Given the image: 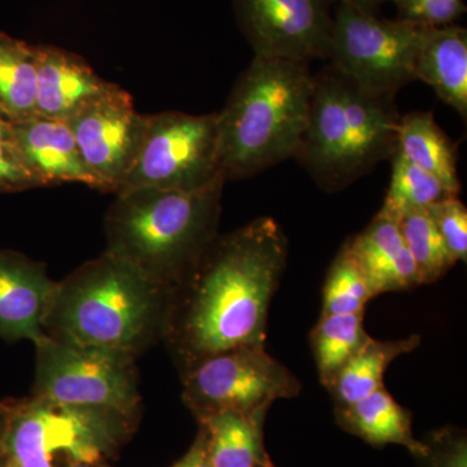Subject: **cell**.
I'll use <instances>...</instances> for the list:
<instances>
[{
  "label": "cell",
  "instance_id": "18",
  "mask_svg": "<svg viewBox=\"0 0 467 467\" xmlns=\"http://www.w3.org/2000/svg\"><path fill=\"white\" fill-rule=\"evenodd\" d=\"M422 337L418 334L399 340H377L368 337L337 371L326 389L337 409L349 407L384 387L387 368L402 355L418 348Z\"/></svg>",
  "mask_w": 467,
  "mask_h": 467
},
{
  "label": "cell",
  "instance_id": "2",
  "mask_svg": "<svg viewBox=\"0 0 467 467\" xmlns=\"http://www.w3.org/2000/svg\"><path fill=\"white\" fill-rule=\"evenodd\" d=\"M171 288L104 252L57 282L45 333L55 342L137 358L164 337Z\"/></svg>",
  "mask_w": 467,
  "mask_h": 467
},
{
  "label": "cell",
  "instance_id": "19",
  "mask_svg": "<svg viewBox=\"0 0 467 467\" xmlns=\"http://www.w3.org/2000/svg\"><path fill=\"white\" fill-rule=\"evenodd\" d=\"M411 164L435 175L453 195H459L456 146L436 124L431 112H411L401 116L398 149Z\"/></svg>",
  "mask_w": 467,
  "mask_h": 467
},
{
  "label": "cell",
  "instance_id": "14",
  "mask_svg": "<svg viewBox=\"0 0 467 467\" xmlns=\"http://www.w3.org/2000/svg\"><path fill=\"white\" fill-rule=\"evenodd\" d=\"M12 142L39 187L73 182L101 192L66 121L36 116L18 122Z\"/></svg>",
  "mask_w": 467,
  "mask_h": 467
},
{
  "label": "cell",
  "instance_id": "6",
  "mask_svg": "<svg viewBox=\"0 0 467 467\" xmlns=\"http://www.w3.org/2000/svg\"><path fill=\"white\" fill-rule=\"evenodd\" d=\"M124 420L36 396L0 404L2 467L97 465Z\"/></svg>",
  "mask_w": 467,
  "mask_h": 467
},
{
  "label": "cell",
  "instance_id": "16",
  "mask_svg": "<svg viewBox=\"0 0 467 467\" xmlns=\"http://www.w3.org/2000/svg\"><path fill=\"white\" fill-rule=\"evenodd\" d=\"M36 50L38 116L67 121L113 86L78 55L54 46H36Z\"/></svg>",
  "mask_w": 467,
  "mask_h": 467
},
{
  "label": "cell",
  "instance_id": "26",
  "mask_svg": "<svg viewBox=\"0 0 467 467\" xmlns=\"http://www.w3.org/2000/svg\"><path fill=\"white\" fill-rule=\"evenodd\" d=\"M374 299L361 269L344 243L335 257L324 285L322 315H358Z\"/></svg>",
  "mask_w": 467,
  "mask_h": 467
},
{
  "label": "cell",
  "instance_id": "24",
  "mask_svg": "<svg viewBox=\"0 0 467 467\" xmlns=\"http://www.w3.org/2000/svg\"><path fill=\"white\" fill-rule=\"evenodd\" d=\"M405 244L416 265L420 285H431L456 265L441 234L436 229L429 208L405 212L399 217Z\"/></svg>",
  "mask_w": 467,
  "mask_h": 467
},
{
  "label": "cell",
  "instance_id": "36",
  "mask_svg": "<svg viewBox=\"0 0 467 467\" xmlns=\"http://www.w3.org/2000/svg\"><path fill=\"white\" fill-rule=\"evenodd\" d=\"M257 467H270L269 465H266V466H257Z\"/></svg>",
  "mask_w": 467,
  "mask_h": 467
},
{
  "label": "cell",
  "instance_id": "7",
  "mask_svg": "<svg viewBox=\"0 0 467 467\" xmlns=\"http://www.w3.org/2000/svg\"><path fill=\"white\" fill-rule=\"evenodd\" d=\"M33 395L128 422L140 407L135 358L48 339L36 344Z\"/></svg>",
  "mask_w": 467,
  "mask_h": 467
},
{
  "label": "cell",
  "instance_id": "35",
  "mask_svg": "<svg viewBox=\"0 0 467 467\" xmlns=\"http://www.w3.org/2000/svg\"><path fill=\"white\" fill-rule=\"evenodd\" d=\"M0 467H2V454H0Z\"/></svg>",
  "mask_w": 467,
  "mask_h": 467
},
{
  "label": "cell",
  "instance_id": "33",
  "mask_svg": "<svg viewBox=\"0 0 467 467\" xmlns=\"http://www.w3.org/2000/svg\"><path fill=\"white\" fill-rule=\"evenodd\" d=\"M0 140L3 142L14 140V122L5 116L2 109H0Z\"/></svg>",
  "mask_w": 467,
  "mask_h": 467
},
{
  "label": "cell",
  "instance_id": "29",
  "mask_svg": "<svg viewBox=\"0 0 467 467\" xmlns=\"http://www.w3.org/2000/svg\"><path fill=\"white\" fill-rule=\"evenodd\" d=\"M417 456L427 460V467H467L466 438L453 431L434 435L431 444Z\"/></svg>",
  "mask_w": 467,
  "mask_h": 467
},
{
  "label": "cell",
  "instance_id": "34",
  "mask_svg": "<svg viewBox=\"0 0 467 467\" xmlns=\"http://www.w3.org/2000/svg\"><path fill=\"white\" fill-rule=\"evenodd\" d=\"M73 467H97V465H90V463H79V465H76Z\"/></svg>",
  "mask_w": 467,
  "mask_h": 467
},
{
  "label": "cell",
  "instance_id": "21",
  "mask_svg": "<svg viewBox=\"0 0 467 467\" xmlns=\"http://www.w3.org/2000/svg\"><path fill=\"white\" fill-rule=\"evenodd\" d=\"M266 410L223 411L201 418L209 453L216 467L266 466L261 427Z\"/></svg>",
  "mask_w": 467,
  "mask_h": 467
},
{
  "label": "cell",
  "instance_id": "27",
  "mask_svg": "<svg viewBox=\"0 0 467 467\" xmlns=\"http://www.w3.org/2000/svg\"><path fill=\"white\" fill-rule=\"evenodd\" d=\"M436 229L454 263L467 259V209L459 196H448L429 208Z\"/></svg>",
  "mask_w": 467,
  "mask_h": 467
},
{
  "label": "cell",
  "instance_id": "25",
  "mask_svg": "<svg viewBox=\"0 0 467 467\" xmlns=\"http://www.w3.org/2000/svg\"><path fill=\"white\" fill-rule=\"evenodd\" d=\"M392 175L384 199V211L400 217L414 209H427L453 195L435 175L409 162L399 152L392 156Z\"/></svg>",
  "mask_w": 467,
  "mask_h": 467
},
{
  "label": "cell",
  "instance_id": "28",
  "mask_svg": "<svg viewBox=\"0 0 467 467\" xmlns=\"http://www.w3.org/2000/svg\"><path fill=\"white\" fill-rule=\"evenodd\" d=\"M399 17L425 27L453 26L466 11L463 0H392Z\"/></svg>",
  "mask_w": 467,
  "mask_h": 467
},
{
  "label": "cell",
  "instance_id": "3",
  "mask_svg": "<svg viewBox=\"0 0 467 467\" xmlns=\"http://www.w3.org/2000/svg\"><path fill=\"white\" fill-rule=\"evenodd\" d=\"M315 75L308 63L254 57L217 112L226 181L254 177L294 158L308 124Z\"/></svg>",
  "mask_w": 467,
  "mask_h": 467
},
{
  "label": "cell",
  "instance_id": "22",
  "mask_svg": "<svg viewBox=\"0 0 467 467\" xmlns=\"http://www.w3.org/2000/svg\"><path fill=\"white\" fill-rule=\"evenodd\" d=\"M0 109L14 124L36 113V50L0 33Z\"/></svg>",
  "mask_w": 467,
  "mask_h": 467
},
{
  "label": "cell",
  "instance_id": "10",
  "mask_svg": "<svg viewBox=\"0 0 467 467\" xmlns=\"http://www.w3.org/2000/svg\"><path fill=\"white\" fill-rule=\"evenodd\" d=\"M182 398L195 416L267 410L299 396L301 382L265 346H243L201 359L182 373Z\"/></svg>",
  "mask_w": 467,
  "mask_h": 467
},
{
  "label": "cell",
  "instance_id": "17",
  "mask_svg": "<svg viewBox=\"0 0 467 467\" xmlns=\"http://www.w3.org/2000/svg\"><path fill=\"white\" fill-rule=\"evenodd\" d=\"M414 77L434 88L439 99L466 119V29L456 26L427 27L414 63Z\"/></svg>",
  "mask_w": 467,
  "mask_h": 467
},
{
  "label": "cell",
  "instance_id": "30",
  "mask_svg": "<svg viewBox=\"0 0 467 467\" xmlns=\"http://www.w3.org/2000/svg\"><path fill=\"white\" fill-rule=\"evenodd\" d=\"M39 187L14 142L0 140V192H18Z\"/></svg>",
  "mask_w": 467,
  "mask_h": 467
},
{
  "label": "cell",
  "instance_id": "32",
  "mask_svg": "<svg viewBox=\"0 0 467 467\" xmlns=\"http://www.w3.org/2000/svg\"><path fill=\"white\" fill-rule=\"evenodd\" d=\"M337 2L352 5V7L368 12V14H377L378 9L389 0H337Z\"/></svg>",
  "mask_w": 467,
  "mask_h": 467
},
{
  "label": "cell",
  "instance_id": "15",
  "mask_svg": "<svg viewBox=\"0 0 467 467\" xmlns=\"http://www.w3.org/2000/svg\"><path fill=\"white\" fill-rule=\"evenodd\" d=\"M346 243L374 297L420 285L395 214L380 208L367 229Z\"/></svg>",
  "mask_w": 467,
  "mask_h": 467
},
{
  "label": "cell",
  "instance_id": "20",
  "mask_svg": "<svg viewBox=\"0 0 467 467\" xmlns=\"http://www.w3.org/2000/svg\"><path fill=\"white\" fill-rule=\"evenodd\" d=\"M337 414L347 430L370 444H400L416 454L425 451V444L413 438L411 414L386 387L349 407L337 409Z\"/></svg>",
  "mask_w": 467,
  "mask_h": 467
},
{
  "label": "cell",
  "instance_id": "5",
  "mask_svg": "<svg viewBox=\"0 0 467 467\" xmlns=\"http://www.w3.org/2000/svg\"><path fill=\"white\" fill-rule=\"evenodd\" d=\"M395 98L373 94L337 67L315 75L308 124L294 158L327 192L350 186L398 149Z\"/></svg>",
  "mask_w": 467,
  "mask_h": 467
},
{
  "label": "cell",
  "instance_id": "4",
  "mask_svg": "<svg viewBox=\"0 0 467 467\" xmlns=\"http://www.w3.org/2000/svg\"><path fill=\"white\" fill-rule=\"evenodd\" d=\"M225 182L221 177L192 192H117L106 214V252L173 288L216 238Z\"/></svg>",
  "mask_w": 467,
  "mask_h": 467
},
{
  "label": "cell",
  "instance_id": "11",
  "mask_svg": "<svg viewBox=\"0 0 467 467\" xmlns=\"http://www.w3.org/2000/svg\"><path fill=\"white\" fill-rule=\"evenodd\" d=\"M66 122L101 192H119L133 167L146 126V116L135 109L131 95L113 84Z\"/></svg>",
  "mask_w": 467,
  "mask_h": 467
},
{
  "label": "cell",
  "instance_id": "23",
  "mask_svg": "<svg viewBox=\"0 0 467 467\" xmlns=\"http://www.w3.org/2000/svg\"><path fill=\"white\" fill-rule=\"evenodd\" d=\"M364 315H321L310 333L319 380L325 387L370 337L365 331Z\"/></svg>",
  "mask_w": 467,
  "mask_h": 467
},
{
  "label": "cell",
  "instance_id": "9",
  "mask_svg": "<svg viewBox=\"0 0 467 467\" xmlns=\"http://www.w3.org/2000/svg\"><path fill=\"white\" fill-rule=\"evenodd\" d=\"M221 177L217 112H162L146 116L140 150L119 192L134 189L192 192Z\"/></svg>",
  "mask_w": 467,
  "mask_h": 467
},
{
  "label": "cell",
  "instance_id": "31",
  "mask_svg": "<svg viewBox=\"0 0 467 467\" xmlns=\"http://www.w3.org/2000/svg\"><path fill=\"white\" fill-rule=\"evenodd\" d=\"M171 467H216L209 453L208 439L204 430L193 442L190 451Z\"/></svg>",
  "mask_w": 467,
  "mask_h": 467
},
{
  "label": "cell",
  "instance_id": "8",
  "mask_svg": "<svg viewBox=\"0 0 467 467\" xmlns=\"http://www.w3.org/2000/svg\"><path fill=\"white\" fill-rule=\"evenodd\" d=\"M427 27L378 17L339 3L331 29V66L377 95L395 98L416 81L414 63Z\"/></svg>",
  "mask_w": 467,
  "mask_h": 467
},
{
  "label": "cell",
  "instance_id": "13",
  "mask_svg": "<svg viewBox=\"0 0 467 467\" xmlns=\"http://www.w3.org/2000/svg\"><path fill=\"white\" fill-rule=\"evenodd\" d=\"M57 288L45 264L0 250V339L30 340L34 346L48 339L45 324Z\"/></svg>",
  "mask_w": 467,
  "mask_h": 467
},
{
  "label": "cell",
  "instance_id": "12",
  "mask_svg": "<svg viewBox=\"0 0 467 467\" xmlns=\"http://www.w3.org/2000/svg\"><path fill=\"white\" fill-rule=\"evenodd\" d=\"M334 0H234L254 57L308 63L328 58Z\"/></svg>",
  "mask_w": 467,
  "mask_h": 467
},
{
  "label": "cell",
  "instance_id": "1",
  "mask_svg": "<svg viewBox=\"0 0 467 467\" xmlns=\"http://www.w3.org/2000/svg\"><path fill=\"white\" fill-rule=\"evenodd\" d=\"M288 259L272 217L217 234L171 288L164 339L181 373L243 346H265L267 316Z\"/></svg>",
  "mask_w": 467,
  "mask_h": 467
}]
</instances>
